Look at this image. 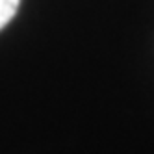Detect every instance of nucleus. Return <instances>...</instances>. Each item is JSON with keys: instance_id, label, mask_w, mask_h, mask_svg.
Returning <instances> with one entry per match:
<instances>
[{"instance_id": "1", "label": "nucleus", "mask_w": 154, "mask_h": 154, "mask_svg": "<svg viewBox=\"0 0 154 154\" xmlns=\"http://www.w3.org/2000/svg\"><path fill=\"white\" fill-rule=\"evenodd\" d=\"M20 0H0V30L9 24L19 9Z\"/></svg>"}]
</instances>
